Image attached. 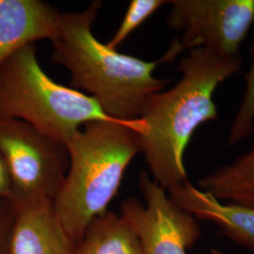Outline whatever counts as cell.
I'll list each match as a JSON object with an SVG mask.
<instances>
[{"instance_id": "277c9868", "label": "cell", "mask_w": 254, "mask_h": 254, "mask_svg": "<svg viewBox=\"0 0 254 254\" xmlns=\"http://www.w3.org/2000/svg\"><path fill=\"white\" fill-rule=\"evenodd\" d=\"M0 115L26 122L64 145L84 125L113 120L87 93L53 80L39 64L35 45L1 65Z\"/></svg>"}, {"instance_id": "5b68a950", "label": "cell", "mask_w": 254, "mask_h": 254, "mask_svg": "<svg viewBox=\"0 0 254 254\" xmlns=\"http://www.w3.org/2000/svg\"><path fill=\"white\" fill-rule=\"evenodd\" d=\"M0 151L9 168L14 205L54 200L69 167L66 146L26 122L0 115Z\"/></svg>"}, {"instance_id": "52a82bcc", "label": "cell", "mask_w": 254, "mask_h": 254, "mask_svg": "<svg viewBox=\"0 0 254 254\" xmlns=\"http://www.w3.org/2000/svg\"><path fill=\"white\" fill-rule=\"evenodd\" d=\"M144 202L124 200L121 216L139 239L142 254H188L201 235L197 219L173 201L145 171L139 174Z\"/></svg>"}, {"instance_id": "e0dca14e", "label": "cell", "mask_w": 254, "mask_h": 254, "mask_svg": "<svg viewBox=\"0 0 254 254\" xmlns=\"http://www.w3.org/2000/svg\"><path fill=\"white\" fill-rule=\"evenodd\" d=\"M210 254H225V253H222V252H220L219 250H217V249H211V251H210Z\"/></svg>"}, {"instance_id": "2e32d148", "label": "cell", "mask_w": 254, "mask_h": 254, "mask_svg": "<svg viewBox=\"0 0 254 254\" xmlns=\"http://www.w3.org/2000/svg\"><path fill=\"white\" fill-rule=\"evenodd\" d=\"M0 199H12V184L9 168L5 157L0 151Z\"/></svg>"}, {"instance_id": "30bf717a", "label": "cell", "mask_w": 254, "mask_h": 254, "mask_svg": "<svg viewBox=\"0 0 254 254\" xmlns=\"http://www.w3.org/2000/svg\"><path fill=\"white\" fill-rule=\"evenodd\" d=\"M13 206L16 212L13 254H73V244L55 216L53 200Z\"/></svg>"}, {"instance_id": "ba28073f", "label": "cell", "mask_w": 254, "mask_h": 254, "mask_svg": "<svg viewBox=\"0 0 254 254\" xmlns=\"http://www.w3.org/2000/svg\"><path fill=\"white\" fill-rule=\"evenodd\" d=\"M63 12L42 0H0V67L22 48L57 40Z\"/></svg>"}, {"instance_id": "8fae6325", "label": "cell", "mask_w": 254, "mask_h": 254, "mask_svg": "<svg viewBox=\"0 0 254 254\" xmlns=\"http://www.w3.org/2000/svg\"><path fill=\"white\" fill-rule=\"evenodd\" d=\"M73 254H142V251L126 218L107 211L91 221L73 246Z\"/></svg>"}, {"instance_id": "8992f818", "label": "cell", "mask_w": 254, "mask_h": 254, "mask_svg": "<svg viewBox=\"0 0 254 254\" xmlns=\"http://www.w3.org/2000/svg\"><path fill=\"white\" fill-rule=\"evenodd\" d=\"M167 25L181 37L158 61L173 63L185 50L206 48L223 58L239 56L254 22V0H173Z\"/></svg>"}, {"instance_id": "3957f363", "label": "cell", "mask_w": 254, "mask_h": 254, "mask_svg": "<svg viewBox=\"0 0 254 254\" xmlns=\"http://www.w3.org/2000/svg\"><path fill=\"white\" fill-rule=\"evenodd\" d=\"M141 121H95L66 143L69 167L53 200L55 216L75 245L94 218L108 211L129 164L141 153Z\"/></svg>"}, {"instance_id": "5bb4252c", "label": "cell", "mask_w": 254, "mask_h": 254, "mask_svg": "<svg viewBox=\"0 0 254 254\" xmlns=\"http://www.w3.org/2000/svg\"><path fill=\"white\" fill-rule=\"evenodd\" d=\"M245 79V95L230 129V146L235 145L254 133V45L253 62Z\"/></svg>"}, {"instance_id": "7a4b0ae2", "label": "cell", "mask_w": 254, "mask_h": 254, "mask_svg": "<svg viewBox=\"0 0 254 254\" xmlns=\"http://www.w3.org/2000/svg\"><path fill=\"white\" fill-rule=\"evenodd\" d=\"M102 7L93 1L80 11L63 12L60 36L52 42V63L71 75V88L84 91L111 119L140 118L147 102L168 80L154 75L159 64L120 53L100 42L92 27Z\"/></svg>"}, {"instance_id": "9c48e42d", "label": "cell", "mask_w": 254, "mask_h": 254, "mask_svg": "<svg viewBox=\"0 0 254 254\" xmlns=\"http://www.w3.org/2000/svg\"><path fill=\"white\" fill-rule=\"evenodd\" d=\"M171 199L196 219L215 223L224 235L254 251V208L222 203L189 181L168 190Z\"/></svg>"}, {"instance_id": "6da1fadb", "label": "cell", "mask_w": 254, "mask_h": 254, "mask_svg": "<svg viewBox=\"0 0 254 254\" xmlns=\"http://www.w3.org/2000/svg\"><path fill=\"white\" fill-rule=\"evenodd\" d=\"M241 65V55L223 58L206 48L191 49L178 65L181 79L147 102L139 118L141 154L153 179L164 190L189 181L184 154L191 136L202 124L218 118L214 92Z\"/></svg>"}, {"instance_id": "9a60e30c", "label": "cell", "mask_w": 254, "mask_h": 254, "mask_svg": "<svg viewBox=\"0 0 254 254\" xmlns=\"http://www.w3.org/2000/svg\"><path fill=\"white\" fill-rule=\"evenodd\" d=\"M16 212L12 202L0 199V254H13L12 243Z\"/></svg>"}, {"instance_id": "4fadbf2b", "label": "cell", "mask_w": 254, "mask_h": 254, "mask_svg": "<svg viewBox=\"0 0 254 254\" xmlns=\"http://www.w3.org/2000/svg\"><path fill=\"white\" fill-rule=\"evenodd\" d=\"M169 1L163 0H132L117 31L106 45L117 50L132 32L141 26L147 19Z\"/></svg>"}, {"instance_id": "7c38bea8", "label": "cell", "mask_w": 254, "mask_h": 254, "mask_svg": "<svg viewBox=\"0 0 254 254\" xmlns=\"http://www.w3.org/2000/svg\"><path fill=\"white\" fill-rule=\"evenodd\" d=\"M199 187L218 200L254 208V147L234 162L200 178Z\"/></svg>"}]
</instances>
